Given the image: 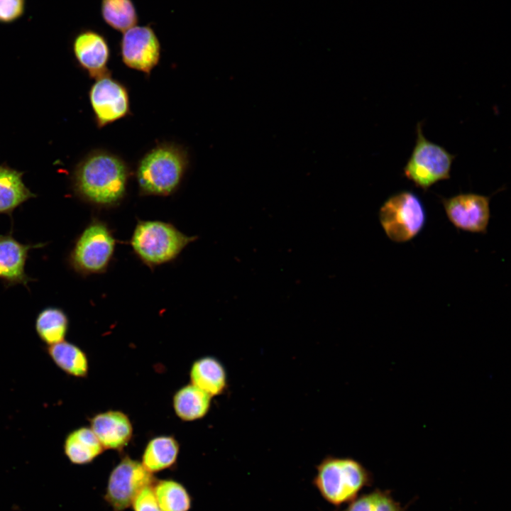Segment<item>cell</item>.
I'll return each instance as SVG.
<instances>
[{
	"label": "cell",
	"instance_id": "cell-1",
	"mask_svg": "<svg viewBox=\"0 0 511 511\" xmlns=\"http://www.w3.org/2000/svg\"><path fill=\"white\" fill-rule=\"evenodd\" d=\"M130 176V167L121 158L105 150H94L75 166L72 187L84 202L113 207L123 199Z\"/></svg>",
	"mask_w": 511,
	"mask_h": 511
},
{
	"label": "cell",
	"instance_id": "cell-2",
	"mask_svg": "<svg viewBox=\"0 0 511 511\" xmlns=\"http://www.w3.org/2000/svg\"><path fill=\"white\" fill-rule=\"evenodd\" d=\"M189 164L187 151L173 143H162L139 160L136 179L143 195L168 196L180 187Z\"/></svg>",
	"mask_w": 511,
	"mask_h": 511
},
{
	"label": "cell",
	"instance_id": "cell-3",
	"mask_svg": "<svg viewBox=\"0 0 511 511\" xmlns=\"http://www.w3.org/2000/svg\"><path fill=\"white\" fill-rule=\"evenodd\" d=\"M372 480L370 472L358 461L328 456L317 466L313 484L326 501L339 506L356 498Z\"/></svg>",
	"mask_w": 511,
	"mask_h": 511
},
{
	"label": "cell",
	"instance_id": "cell-4",
	"mask_svg": "<svg viewBox=\"0 0 511 511\" xmlns=\"http://www.w3.org/2000/svg\"><path fill=\"white\" fill-rule=\"evenodd\" d=\"M195 238L160 221L138 222L131 241L138 257L150 267L174 260Z\"/></svg>",
	"mask_w": 511,
	"mask_h": 511
},
{
	"label": "cell",
	"instance_id": "cell-5",
	"mask_svg": "<svg viewBox=\"0 0 511 511\" xmlns=\"http://www.w3.org/2000/svg\"><path fill=\"white\" fill-rule=\"evenodd\" d=\"M115 246L116 240L106 224L93 219L76 238L68 264L82 276L102 273L112 259Z\"/></svg>",
	"mask_w": 511,
	"mask_h": 511
},
{
	"label": "cell",
	"instance_id": "cell-6",
	"mask_svg": "<svg viewBox=\"0 0 511 511\" xmlns=\"http://www.w3.org/2000/svg\"><path fill=\"white\" fill-rule=\"evenodd\" d=\"M416 131L415 145L403 172L405 177L416 187L427 191L435 183L450 178L456 156L426 138L422 122L417 123Z\"/></svg>",
	"mask_w": 511,
	"mask_h": 511
},
{
	"label": "cell",
	"instance_id": "cell-7",
	"mask_svg": "<svg viewBox=\"0 0 511 511\" xmlns=\"http://www.w3.org/2000/svg\"><path fill=\"white\" fill-rule=\"evenodd\" d=\"M379 219L387 236L396 243L414 238L423 229L426 214L414 193L401 191L388 197L380 207Z\"/></svg>",
	"mask_w": 511,
	"mask_h": 511
},
{
	"label": "cell",
	"instance_id": "cell-8",
	"mask_svg": "<svg viewBox=\"0 0 511 511\" xmlns=\"http://www.w3.org/2000/svg\"><path fill=\"white\" fill-rule=\"evenodd\" d=\"M155 480L141 462L125 456L109 476L104 500L114 511H123L131 506L143 488L153 485Z\"/></svg>",
	"mask_w": 511,
	"mask_h": 511
},
{
	"label": "cell",
	"instance_id": "cell-9",
	"mask_svg": "<svg viewBox=\"0 0 511 511\" xmlns=\"http://www.w3.org/2000/svg\"><path fill=\"white\" fill-rule=\"evenodd\" d=\"M120 55L128 67L149 75L160 59L161 45L151 24L136 25L123 32Z\"/></svg>",
	"mask_w": 511,
	"mask_h": 511
},
{
	"label": "cell",
	"instance_id": "cell-10",
	"mask_svg": "<svg viewBox=\"0 0 511 511\" xmlns=\"http://www.w3.org/2000/svg\"><path fill=\"white\" fill-rule=\"evenodd\" d=\"M89 99L99 128L131 114L128 89L111 74L95 79L89 91Z\"/></svg>",
	"mask_w": 511,
	"mask_h": 511
},
{
	"label": "cell",
	"instance_id": "cell-11",
	"mask_svg": "<svg viewBox=\"0 0 511 511\" xmlns=\"http://www.w3.org/2000/svg\"><path fill=\"white\" fill-rule=\"evenodd\" d=\"M441 201L450 222L457 229L485 233L489 224L490 197L475 193H460L441 197Z\"/></svg>",
	"mask_w": 511,
	"mask_h": 511
},
{
	"label": "cell",
	"instance_id": "cell-12",
	"mask_svg": "<svg viewBox=\"0 0 511 511\" xmlns=\"http://www.w3.org/2000/svg\"><path fill=\"white\" fill-rule=\"evenodd\" d=\"M72 50L77 63L90 78L111 74L108 68L111 50L104 34L92 28L82 29L72 40Z\"/></svg>",
	"mask_w": 511,
	"mask_h": 511
},
{
	"label": "cell",
	"instance_id": "cell-13",
	"mask_svg": "<svg viewBox=\"0 0 511 511\" xmlns=\"http://www.w3.org/2000/svg\"><path fill=\"white\" fill-rule=\"evenodd\" d=\"M45 243H22L11 234H0V280L7 287L27 284L33 280L25 271L29 251L33 248H42Z\"/></svg>",
	"mask_w": 511,
	"mask_h": 511
},
{
	"label": "cell",
	"instance_id": "cell-14",
	"mask_svg": "<svg viewBox=\"0 0 511 511\" xmlns=\"http://www.w3.org/2000/svg\"><path fill=\"white\" fill-rule=\"evenodd\" d=\"M90 429L104 449L120 451L129 443L133 427L128 417L119 410L98 413L90 420Z\"/></svg>",
	"mask_w": 511,
	"mask_h": 511
},
{
	"label": "cell",
	"instance_id": "cell-15",
	"mask_svg": "<svg viewBox=\"0 0 511 511\" xmlns=\"http://www.w3.org/2000/svg\"><path fill=\"white\" fill-rule=\"evenodd\" d=\"M23 175L7 165H0V214L11 216L17 207L37 197L23 182Z\"/></svg>",
	"mask_w": 511,
	"mask_h": 511
},
{
	"label": "cell",
	"instance_id": "cell-16",
	"mask_svg": "<svg viewBox=\"0 0 511 511\" xmlns=\"http://www.w3.org/2000/svg\"><path fill=\"white\" fill-rule=\"evenodd\" d=\"M191 384L211 397L222 394L227 387L226 372L216 358L205 356L195 361L190 369Z\"/></svg>",
	"mask_w": 511,
	"mask_h": 511
},
{
	"label": "cell",
	"instance_id": "cell-17",
	"mask_svg": "<svg viewBox=\"0 0 511 511\" xmlns=\"http://www.w3.org/2000/svg\"><path fill=\"white\" fill-rule=\"evenodd\" d=\"M63 449L70 461L77 465L91 463L104 448L90 427L77 428L66 436Z\"/></svg>",
	"mask_w": 511,
	"mask_h": 511
},
{
	"label": "cell",
	"instance_id": "cell-18",
	"mask_svg": "<svg viewBox=\"0 0 511 511\" xmlns=\"http://www.w3.org/2000/svg\"><path fill=\"white\" fill-rule=\"evenodd\" d=\"M180 446L170 436H159L150 439L145 447L141 463L151 473L173 466L177 459Z\"/></svg>",
	"mask_w": 511,
	"mask_h": 511
},
{
	"label": "cell",
	"instance_id": "cell-19",
	"mask_svg": "<svg viewBox=\"0 0 511 511\" xmlns=\"http://www.w3.org/2000/svg\"><path fill=\"white\" fill-rule=\"evenodd\" d=\"M211 401L210 395L190 384L175 392L172 403L175 414L180 419L183 421H194L207 414Z\"/></svg>",
	"mask_w": 511,
	"mask_h": 511
},
{
	"label": "cell",
	"instance_id": "cell-20",
	"mask_svg": "<svg viewBox=\"0 0 511 511\" xmlns=\"http://www.w3.org/2000/svg\"><path fill=\"white\" fill-rule=\"evenodd\" d=\"M46 351L57 367L66 374L75 378H85L88 375L87 356L77 345L64 340L48 346Z\"/></svg>",
	"mask_w": 511,
	"mask_h": 511
},
{
	"label": "cell",
	"instance_id": "cell-21",
	"mask_svg": "<svg viewBox=\"0 0 511 511\" xmlns=\"http://www.w3.org/2000/svg\"><path fill=\"white\" fill-rule=\"evenodd\" d=\"M35 329L43 343L47 346L53 345L65 340L69 329V319L62 309L48 307L37 315Z\"/></svg>",
	"mask_w": 511,
	"mask_h": 511
},
{
	"label": "cell",
	"instance_id": "cell-22",
	"mask_svg": "<svg viewBox=\"0 0 511 511\" xmlns=\"http://www.w3.org/2000/svg\"><path fill=\"white\" fill-rule=\"evenodd\" d=\"M100 13L107 26L122 33L136 26L139 21L133 0H101Z\"/></svg>",
	"mask_w": 511,
	"mask_h": 511
},
{
	"label": "cell",
	"instance_id": "cell-23",
	"mask_svg": "<svg viewBox=\"0 0 511 511\" xmlns=\"http://www.w3.org/2000/svg\"><path fill=\"white\" fill-rule=\"evenodd\" d=\"M153 489L162 511H189L192 498L180 483L172 479L155 480Z\"/></svg>",
	"mask_w": 511,
	"mask_h": 511
},
{
	"label": "cell",
	"instance_id": "cell-24",
	"mask_svg": "<svg viewBox=\"0 0 511 511\" xmlns=\"http://www.w3.org/2000/svg\"><path fill=\"white\" fill-rule=\"evenodd\" d=\"M340 511H404L400 504L387 493L375 490L357 497Z\"/></svg>",
	"mask_w": 511,
	"mask_h": 511
},
{
	"label": "cell",
	"instance_id": "cell-25",
	"mask_svg": "<svg viewBox=\"0 0 511 511\" xmlns=\"http://www.w3.org/2000/svg\"><path fill=\"white\" fill-rule=\"evenodd\" d=\"M26 4V0H0V23L9 24L20 19Z\"/></svg>",
	"mask_w": 511,
	"mask_h": 511
},
{
	"label": "cell",
	"instance_id": "cell-26",
	"mask_svg": "<svg viewBox=\"0 0 511 511\" xmlns=\"http://www.w3.org/2000/svg\"><path fill=\"white\" fill-rule=\"evenodd\" d=\"M153 485L143 488L133 499V511H162L155 496Z\"/></svg>",
	"mask_w": 511,
	"mask_h": 511
}]
</instances>
